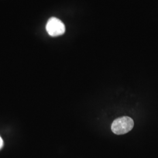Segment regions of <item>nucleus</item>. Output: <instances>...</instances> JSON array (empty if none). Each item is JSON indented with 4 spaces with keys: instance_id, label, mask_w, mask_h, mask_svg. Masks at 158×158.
<instances>
[{
    "instance_id": "1",
    "label": "nucleus",
    "mask_w": 158,
    "mask_h": 158,
    "mask_svg": "<svg viewBox=\"0 0 158 158\" xmlns=\"http://www.w3.org/2000/svg\"><path fill=\"white\" fill-rule=\"evenodd\" d=\"M134 123L129 117H123L115 119L111 125V130L117 135H123L133 128Z\"/></svg>"
},
{
    "instance_id": "2",
    "label": "nucleus",
    "mask_w": 158,
    "mask_h": 158,
    "mask_svg": "<svg viewBox=\"0 0 158 158\" xmlns=\"http://www.w3.org/2000/svg\"><path fill=\"white\" fill-rule=\"evenodd\" d=\"M46 29L51 36H57L64 33L65 26L60 19L55 17H52L46 23Z\"/></svg>"
},
{
    "instance_id": "3",
    "label": "nucleus",
    "mask_w": 158,
    "mask_h": 158,
    "mask_svg": "<svg viewBox=\"0 0 158 158\" xmlns=\"http://www.w3.org/2000/svg\"><path fill=\"white\" fill-rule=\"evenodd\" d=\"M3 145H4V141L2 138L0 136V149L3 147Z\"/></svg>"
}]
</instances>
